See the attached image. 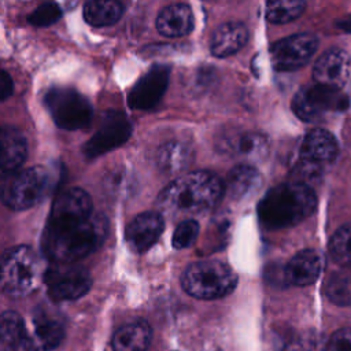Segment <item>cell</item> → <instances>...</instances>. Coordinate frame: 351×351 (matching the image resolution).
<instances>
[{"label":"cell","instance_id":"obj_29","mask_svg":"<svg viewBox=\"0 0 351 351\" xmlns=\"http://www.w3.org/2000/svg\"><path fill=\"white\" fill-rule=\"evenodd\" d=\"M325 336L315 329H303L292 333L282 346V351H325Z\"/></svg>","mask_w":351,"mask_h":351},{"label":"cell","instance_id":"obj_1","mask_svg":"<svg viewBox=\"0 0 351 351\" xmlns=\"http://www.w3.org/2000/svg\"><path fill=\"white\" fill-rule=\"evenodd\" d=\"M107 229V219L101 214L82 218H48L43 233V250L55 263L77 262L101 245Z\"/></svg>","mask_w":351,"mask_h":351},{"label":"cell","instance_id":"obj_2","mask_svg":"<svg viewBox=\"0 0 351 351\" xmlns=\"http://www.w3.org/2000/svg\"><path fill=\"white\" fill-rule=\"evenodd\" d=\"M222 181L210 171H192L169 184L158 196V207L173 217L203 214L217 206L223 195Z\"/></svg>","mask_w":351,"mask_h":351},{"label":"cell","instance_id":"obj_9","mask_svg":"<svg viewBox=\"0 0 351 351\" xmlns=\"http://www.w3.org/2000/svg\"><path fill=\"white\" fill-rule=\"evenodd\" d=\"M44 281L48 295L53 300H75L84 296L92 285L89 271L75 262L56 263L45 271Z\"/></svg>","mask_w":351,"mask_h":351},{"label":"cell","instance_id":"obj_35","mask_svg":"<svg viewBox=\"0 0 351 351\" xmlns=\"http://www.w3.org/2000/svg\"><path fill=\"white\" fill-rule=\"evenodd\" d=\"M14 90V82L8 73L4 70H0V100H5L12 95Z\"/></svg>","mask_w":351,"mask_h":351},{"label":"cell","instance_id":"obj_26","mask_svg":"<svg viewBox=\"0 0 351 351\" xmlns=\"http://www.w3.org/2000/svg\"><path fill=\"white\" fill-rule=\"evenodd\" d=\"M25 324L15 311L0 315V351H16L23 344Z\"/></svg>","mask_w":351,"mask_h":351},{"label":"cell","instance_id":"obj_34","mask_svg":"<svg viewBox=\"0 0 351 351\" xmlns=\"http://www.w3.org/2000/svg\"><path fill=\"white\" fill-rule=\"evenodd\" d=\"M325 351H351V328L336 330L326 341Z\"/></svg>","mask_w":351,"mask_h":351},{"label":"cell","instance_id":"obj_14","mask_svg":"<svg viewBox=\"0 0 351 351\" xmlns=\"http://www.w3.org/2000/svg\"><path fill=\"white\" fill-rule=\"evenodd\" d=\"M165 228L163 215L155 211L138 214L128 225L125 237L126 243L134 252H144L152 247Z\"/></svg>","mask_w":351,"mask_h":351},{"label":"cell","instance_id":"obj_16","mask_svg":"<svg viewBox=\"0 0 351 351\" xmlns=\"http://www.w3.org/2000/svg\"><path fill=\"white\" fill-rule=\"evenodd\" d=\"M27 145L23 134L12 128L0 125V180L15 173L25 162Z\"/></svg>","mask_w":351,"mask_h":351},{"label":"cell","instance_id":"obj_4","mask_svg":"<svg viewBox=\"0 0 351 351\" xmlns=\"http://www.w3.org/2000/svg\"><path fill=\"white\" fill-rule=\"evenodd\" d=\"M40 258L27 245H16L0 256V289L8 296L21 298L33 292L44 280Z\"/></svg>","mask_w":351,"mask_h":351},{"label":"cell","instance_id":"obj_6","mask_svg":"<svg viewBox=\"0 0 351 351\" xmlns=\"http://www.w3.org/2000/svg\"><path fill=\"white\" fill-rule=\"evenodd\" d=\"M181 284L191 296L213 300L230 293L237 284V276L219 261H199L185 269Z\"/></svg>","mask_w":351,"mask_h":351},{"label":"cell","instance_id":"obj_10","mask_svg":"<svg viewBox=\"0 0 351 351\" xmlns=\"http://www.w3.org/2000/svg\"><path fill=\"white\" fill-rule=\"evenodd\" d=\"M318 40L310 33H299L277 41L271 49V63L276 70L292 71L304 66L315 53Z\"/></svg>","mask_w":351,"mask_h":351},{"label":"cell","instance_id":"obj_5","mask_svg":"<svg viewBox=\"0 0 351 351\" xmlns=\"http://www.w3.org/2000/svg\"><path fill=\"white\" fill-rule=\"evenodd\" d=\"M55 180V173L44 166L16 170L3 182L0 197L11 210H27L40 203L53 189Z\"/></svg>","mask_w":351,"mask_h":351},{"label":"cell","instance_id":"obj_25","mask_svg":"<svg viewBox=\"0 0 351 351\" xmlns=\"http://www.w3.org/2000/svg\"><path fill=\"white\" fill-rule=\"evenodd\" d=\"M266 138L259 133H234L223 138V149L241 156H259L266 151Z\"/></svg>","mask_w":351,"mask_h":351},{"label":"cell","instance_id":"obj_23","mask_svg":"<svg viewBox=\"0 0 351 351\" xmlns=\"http://www.w3.org/2000/svg\"><path fill=\"white\" fill-rule=\"evenodd\" d=\"M122 14L121 0H89L84 7V19L96 27L114 25Z\"/></svg>","mask_w":351,"mask_h":351},{"label":"cell","instance_id":"obj_12","mask_svg":"<svg viewBox=\"0 0 351 351\" xmlns=\"http://www.w3.org/2000/svg\"><path fill=\"white\" fill-rule=\"evenodd\" d=\"M313 77L317 84L341 89L351 82V56L339 48L325 51L314 63Z\"/></svg>","mask_w":351,"mask_h":351},{"label":"cell","instance_id":"obj_28","mask_svg":"<svg viewBox=\"0 0 351 351\" xmlns=\"http://www.w3.org/2000/svg\"><path fill=\"white\" fill-rule=\"evenodd\" d=\"M306 8V0H267L266 18L271 23H288L299 18Z\"/></svg>","mask_w":351,"mask_h":351},{"label":"cell","instance_id":"obj_20","mask_svg":"<svg viewBox=\"0 0 351 351\" xmlns=\"http://www.w3.org/2000/svg\"><path fill=\"white\" fill-rule=\"evenodd\" d=\"M193 27V14L186 4H171L165 7L156 18V29L166 37H182Z\"/></svg>","mask_w":351,"mask_h":351},{"label":"cell","instance_id":"obj_17","mask_svg":"<svg viewBox=\"0 0 351 351\" xmlns=\"http://www.w3.org/2000/svg\"><path fill=\"white\" fill-rule=\"evenodd\" d=\"M324 267L322 254L317 250H303L291 258L284 267V278L298 287L313 284L321 274Z\"/></svg>","mask_w":351,"mask_h":351},{"label":"cell","instance_id":"obj_21","mask_svg":"<svg viewBox=\"0 0 351 351\" xmlns=\"http://www.w3.org/2000/svg\"><path fill=\"white\" fill-rule=\"evenodd\" d=\"M248 40V30L241 22H226L221 25L211 38V53L225 58L240 51Z\"/></svg>","mask_w":351,"mask_h":351},{"label":"cell","instance_id":"obj_3","mask_svg":"<svg viewBox=\"0 0 351 351\" xmlns=\"http://www.w3.org/2000/svg\"><path fill=\"white\" fill-rule=\"evenodd\" d=\"M317 196L307 184L292 181L271 188L258 204L259 222L267 229H284L310 217Z\"/></svg>","mask_w":351,"mask_h":351},{"label":"cell","instance_id":"obj_15","mask_svg":"<svg viewBox=\"0 0 351 351\" xmlns=\"http://www.w3.org/2000/svg\"><path fill=\"white\" fill-rule=\"evenodd\" d=\"M64 337L63 325L49 317H36L25 326L23 347L26 351H52Z\"/></svg>","mask_w":351,"mask_h":351},{"label":"cell","instance_id":"obj_13","mask_svg":"<svg viewBox=\"0 0 351 351\" xmlns=\"http://www.w3.org/2000/svg\"><path fill=\"white\" fill-rule=\"evenodd\" d=\"M169 69L166 66L152 67L130 90L128 103L134 110H148L156 106L166 90Z\"/></svg>","mask_w":351,"mask_h":351},{"label":"cell","instance_id":"obj_8","mask_svg":"<svg viewBox=\"0 0 351 351\" xmlns=\"http://www.w3.org/2000/svg\"><path fill=\"white\" fill-rule=\"evenodd\" d=\"M347 106L348 99L340 88L322 84L302 88L292 100L293 112L306 122H315L328 112L346 110Z\"/></svg>","mask_w":351,"mask_h":351},{"label":"cell","instance_id":"obj_22","mask_svg":"<svg viewBox=\"0 0 351 351\" xmlns=\"http://www.w3.org/2000/svg\"><path fill=\"white\" fill-rule=\"evenodd\" d=\"M151 328L144 321L122 325L112 336L114 351H145L151 343Z\"/></svg>","mask_w":351,"mask_h":351},{"label":"cell","instance_id":"obj_31","mask_svg":"<svg viewBox=\"0 0 351 351\" xmlns=\"http://www.w3.org/2000/svg\"><path fill=\"white\" fill-rule=\"evenodd\" d=\"M326 296L337 304L351 303V274L346 271L332 274L325 285Z\"/></svg>","mask_w":351,"mask_h":351},{"label":"cell","instance_id":"obj_18","mask_svg":"<svg viewBox=\"0 0 351 351\" xmlns=\"http://www.w3.org/2000/svg\"><path fill=\"white\" fill-rule=\"evenodd\" d=\"M337 143L332 133L325 129L308 132L300 147V160L322 167L337 155Z\"/></svg>","mask_w":351,"mask_h":351},{"label":"cell","instance_id":"obj_24","mask_svg":"<svg viewBox=\"0 0 351 351\" xmlns=\"http://www.w3.org/2000/svg\"><path fill=\"white\" fill-rule=\"evenodd\" d=\"M261 185L258 170L250 165H239L228 174L223 189L234 199L244 197Z\"/></svg>","mask_w":351,"mask_h":351},{"label":"cell","instance_id":"obj_32","mask_svg":"<svg viewBox=\"0 0 351 351\" xmlns=\"http://www.w3.org/2000/svg\"><path fill=\"white\" fill-rule=\"evenodd\" d=\"M199 234V223L195 219H184L173 233V247L177 250H184L191 247Z\"/></svg>","mask_w":351,"mask_h":351},{"label":"cell","instance_id":"obj_33","mask_svg":"<svg viewBox=\"0 0 351 351\" xmlns=\"http://www.w3.org/2000/svg\"><path fill=\"white\" fill-rule=\"evenodd\" d=\"M62 16V10L55 3H45L36 8L27 18V21L34 26H49L59 21Z\"/></svg>","mask_w":351,"mask_h":351},{"label":"cell","instance_id":"obj_19","mask_svg":"<svg viewBox=\"0 0 351 351\" xmlns=\"http://www.w3.org/2000/svg\"><path fill=\"white\" fill-rule=\"evenodd\" d=\"M92 214L90 196L81 188H70L55 197L48 218H82Z\"/></svg>","mask_w":351,"mask_h":351},{"label":"cell","instance_id":"obj_30","mask_svg":"<svg viewBox=\"0 0 351 351\" xmlns=\"http://www.w3.org/2000/svg\"><path fill=\"white\" fill-rule=\"evenodd\" d=\"M329 252L340 266H351V223L339 228L333 233L329 241Z\"/></svg>","mask_w":351,"mask_h":351},{"label":"cell","instance_id":"obj_7","mask_svg":"<svg viewBox=\"0 0 351 351\" xmlns=\"http://www.w3.org/2000/svg\"><path fill=\"white\" fill-rule=\"evenodd\" d=\"M45 106L53 122L66 130L88 126L92 119V106L85 96L70 88H53L45 95Z\"/></svg>","mask_w":351,"mask_h":351},{"label":"cell","instance_id":"obj_11","mask_svg":"<svg viewBox=\"0 0 351 351\" xmlns=\"http://www.w3.org/2000/svg\"><path fill=\"white\" fill-rule=\"evenodd\" d=\"M130 123L128 118L118 111H108L90 140L84 147L86 158H96L123 144L130 136Z\"/></svg>","mask_w":351,"mask_h":351},{"label":"cell","instance_id":"obj_27","mask_svg":"<svg viewBox=\"0 0 351 351\" xmlns=\"http://www.w3.org/2000/svg\"><path fill=\"white\" fill-rule=\"evenodd\" d=\"M192 152L191 148L180 141H170L158 151V165L162 170L174 173L188 166Z\"/></svg>","mask_w":351,"mask_h":351}]
</instances>
